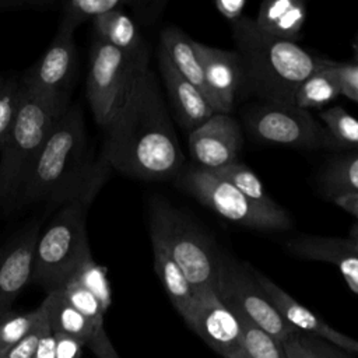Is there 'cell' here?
I'll list each match as a JSON object with an SVG mask.
<instances>
[{
	"instance_id": "21",
	"label": "cell",
	"mask_w": 358,
	"mask_h": 358,
	"mask_svg": "<svg viewBox=\"0 0 358 358\" xmlns=\"http://www.w3.org/2000/svg\"><path fill=\"white\" fill-rule=\"evenodd\" d=\"M92 22L95 36L103 42L134 57L148 55L137 25L122 7L95 17Z\"/></svg>"
},
{
	"instance_id": "30",
	"label": "cell",
	"mask_w": 358,
	"mask_h": 358,
	"mask_svg": "<svg viewBox=\"0 0 358 358\" xmlns=\"http://www.w3.org/2000/svg\"><path fill=\"white\" fill-rule=\"evenodd\" d=\"M21 92V78L0 74V151L15 120Z\"/></svg>"
},
{
	"instance_id": "14",
	"label": "cell",
	"mask_w": 358,
	"mask_h": 358,
	"mask_svg": "<svg viewBox=\"0 0 358 358\" xmlns=\"http://www.w3.org/2000/svg\"><path fill=\"white\" fill-rule=\"evenodd\" d=\"M204 80L211 95L215 113H229L234 109L236 94L243 85V71L238 53L196 42Z\"/></svg>"
},
{
	"instance_id": "1",
	"label": "cell",
	"mask_w": 358,
	"mask_h": 358,
	"mask_svg": "<svg viewBox=\"0 0 358 358\" xmlns=\"http://www.w3.org/2000/svg\"><path fill=\"white\" fill-rule=\"evenodd\" d=\"M101 157L127 176L159 182L176 178L183 152L150 64L138 73L124 105L106 126Z\"/></svg>"
},
{
	"instance_id": "27",
	"label": "cell",
	"mask_w": 358,
	"mask_h": 358,
	"mask_svg": "<svg viewBox=\"0 0 358 358\" xmlns=\"http://www.w3.org/2000/svg\"><path fill=\"white\" fill-rule=\"evenodd\" d=\"M45 312L39 305L36 309L17 313L7 312L0 317V357L28 336L42 320Z\"/></svg>"
},
{
	"instance_id": "11",
	"label": "cell",
	"mask_w": 358,
	"mask_h": 358,
	"mask_svg": "<svg viewBox=\"0 0 358 358\" xmlns=\"http://www.w3.org/2000/svg\"><path fill=\"white\" fill-rule=\"evenodd\" d=\"M185 323L222 358H248L242 324L213 288L197 294Z\"/></svg>"
},
{
	"instance_id": "6",
	"label": "cell",
	"mask_w": 358,
	"mask_h": 358,
	"mask_svg": "<svg viewBox=\"0 0 358 358\" xmlns=\"http://www.w3.org/2000/svg\"><path fill=\"white\" fill-rule=\"evenodd\" d=\"M151 245L162 248L183 271L196 294L215 285L220 252L203 232L166 199L150 200Z\"/></svg>"
},
{
	"instance_id": "34",
	"label": "cell",
	"mask_w": 358,
	"mask_h": 358,
	"mask_svg": "<svg viewBox=\"0 0 358 358\" xmlns=\"http://www.w3.org/2000/svg\"><path fill=\"white\" fill-rule=\"evenodd\" d=\"M299 337L302 340V343L310 350L313 351L319 358H357L355 354L352 352H347L338 347H336L334 344L313 336V334H306V333H299Z\"/></svg>"
},
{
	"instance_id": "2",
	"label": "cell",
	"mask_w": 358,
	"mask_h": 358,
	"mask_svg": "<svg viewBox=\"0 0 358 358\" xmlns=\"http://www.w3.org/2000/svg\"><path fill=\"white\" fill-rule=\"evenodd\" d=\"M112 168L99 155L91 157L78 105H69L55 122L21 185L17 200L53 204L78 201L90 206Z\"/></svg>"
},
{
	"instance_id": "15",
	"label": "cell",
	"mask_w": 358,
	"mask_h": 358,
	"mask_svg": "<svg viewBox=\"0 0 358 358\" xmlns=\"http://www.w3.org/2000/svg\"><path fill=\"white\" fill-rule=\"evenodd\" d=\"M157 59L173 116L179 126L190 133L215 112L204 94L175 69L161 48H158Z\"/></svg>"
},
{
	"instance_id": "25",
	"label": "cell",
	"mask_w": 358,
	"mask_h": 358,
	"mask_svg": "<svg viewBox=\"0 0 358 358\" xmlns=\"http://www.w3.org/2000/svg\"><path fill=\"white\" fill-rule=\"evenodd\" d=\"M222 179L228 180L231 185H234L242 194H245L249 200L255 201L257 206L263 207L267 211L271 213H280L284 211V208L277 204L267 193L266 189L259 179V176L245 164L241 161H236L234 164H229L221 169L213 171Z\"/></svg>"
},
{
	"instance_id": "42",
	"label": "cell",
	"mask_w": 358,
	"mask_h": 358,
	"mask_svg": "<svg viewBox=\"0 0 358 358\" xmlns=\"http://www.w3.org/2000/svg\"><path fill=\"white\" fill-rule=\"evenodd\" d=\"M333 201L348 214L355 217L358 224V193H344L333 197Z\"/></svg>"
},
{
	"instance_id": "33",
	"label": "cell",
	"mask_w": 358,
	"mask_h": 358,
	"mask_svg": "<svg viewBox=\"0 0 358 358\" xmlns=\"http://www.w3.org/2000/svg\"><path fill=\"white\" fill-rule=\"evenodd\" d=\"M70 280L77 281L84 288L91 291L99 299L103 309L108 310V308L112 303V291L108 281L106 268L103 266H99L91 257L74 273V275Z\"/></svg>"
},
{
	"instance_id": "24",
	"label": "cell",
	"mask_w": 358,
	"mask_h": 358,
	"mask_svg": "<svg viewBox=\"0 0 358 358\" xmlns=\"http://www.w3.org/2000/svg\"><path fill=\"white\" fill-rule=\"evenodd\" d=\"M341 94V83L337 62L330 60L326 66L310 74L298 88L294 105L301 109L323 106Z\"/></svg>"
},
{
	"instance_id": "3",
	"label": "cell",
	"mask_w": 358,
	"mask_h": 358,
	"mask_svg": "<svg viewBox=\"0 0 358 358\" xmlns=\"http://www.w3.org/2000/svg\"><path fill=\"white\" fill-rule=\"evenodd\" d=\"M243 85L267 103H292L299 85L331 59L263 32L249 17L231 24Z\"/></svg>"
},
{
	"instance_id": "32",
	"label": "cell",
	"mask_w": 358,
	"mask_h": 358,
	"mask_svg": "<svg viewBox=\"0 0 358 358\" xmlns=\"http://www.w3.org/2000/svg\"><path fill=\"white\" fill-rule=\"evenodd\" d=\"M245 338L248 358H288L284 345L243 317H238Z\"/></svg>"
},
{
	"instance_id": "10",
	"label": "cell",
	"mask_w": 358,
	"mask_h": 358,
	"mask_svg": "<svg viewBox=\"0 0 358 358\" xmlns=\"http://www.w3.org/2000/svg\"><path fill=\"white\" fill-rule=\"evenodd\" d=\"M246 127L256 140L264 144L305 150H338L326 127L308 110L292 103L263 102L248 112Z\"/></svg>"
},
{
	"instance_id": "7",
	"label": "cell",
	"mask_w": 358,
	"mask_h": 358,
	"mask_svg": "<svg viewBox=\"0 0 358 358\" xmlns=\"http://www.w3.org/2000/svg\"><path fill=\"white\" fill-rule=\"evenodd\" d=\"M176 185L222 218L255 231H287L292 222L288 213H271L242 194L213 171L190 166L180 171Z\"/></svg>"
},
{
	"instance_id": "13",
	"label": "cell",
	"mask_w": 358,
	"mask_h": 358,
	"mask_svg": "<svg viewBox=\"0 0 358 358\" xmlns=\"http://www.w3.org/2000/svg\"><path fill=\"white\" fill-rule=\"evenodd\" d=\"M187 144L196 166L217 171L239 161L243 133L238 120L229 113H214L189 133Z\"/></svg>"
},
{
	"instance_id": "9",
	"label": "cell",
	"mask_w": 358,
	"mask_h": 358,
	"mask_svg": "<svg viewBox=\"0 0 358 358\" xmlns=\"http://www.w3.org/2000/svg\"><path fill=\"white\" fill-rule=\"evenodd\" d=\"M214 291L238 317L249 320L281 344L299 333L282 319L259 284L253 267L245 262L220 253Z\"/></svg>"
},
{
	"instance_id": "37",
	"label": "cell",
	"mask_w": 358,
	"mask_h": 358,
	"mask_svg": "<svg viewBox=\"0 0 358 358\" xmlns=\"http://www.w3.org/2000/svg\"><path fill=\"white\" fill-rule=\"evenodd\" d=\"M53 334L56 340V358H81L83 347H85L81 340L62 333Z\"/></svg>"
},
{
	"instance_id": "35",
	"label": "cell",
	"mask_w": 358,
	"mask_h": 358,
	"mask_svg": "<svg viewBox=\"0 0 358 358\" xmlns=\"http://www.w3.org/2000/svg\"><path fill=\"white\" fill-rule=\"evenodd\" d=\"M337 71L341 83V94L354 102H358V63L337 62Z\"/></svg>"
},
{
	"instance_id": "20",
	"label": "cell",
	"mask_w": 358,
	"mask_h": 358,
	"mask_svg": "<svg viewBox=\"0 0 358 358\" xmlns=\"http://www.w3.org/2000/svg\"><path fill=\"white\" fill-rule=\"evenodd\" d=\"M194 43L196 41L178 27H166L159 35V48L166 53L171 63L187 81L204 94L211 105V95L204 80L203 67Z\"/></svg>"
},
{
	"instance_id": "44",
	"label": "cell",
	"mask_w": 358,
	"mask_h": 358,
	"mask_svg": "<svg viewBox=\"0 0 358 358\" xmlns=\"http://www.w3.org/2000/svg\"><path fill=\"white\" fill-rule=\"evenodd\" d=\"M354 62L358 63V36H357V39L354 42Z\"/></svg>"
},
{
	"instance_id": "8",
	"label": "cell",
	"mask_w": 358,
	"mask_h": 358,
	"mask_svg": "<svg viewBox=\"0 0 358 358\" xmlns=\"http://www.w3.org/2000/svg\"><path fill=\"white\" fill-rule=\"evenodd\" d=\"M147 64L148 55L130 56L95 36L90 52L87 96L94 119L102 129L119 113Z\"/></svg>"
},
{
	"instance_id": "23",
	"label": "cell",
	"mask_w": 358,
	"mask_h": 358,
	"mask_svg": "<svg viewBox=\"0 0 358 358\" xmlns=\"http://www.w3.org/2000/svg\"><path fill=\"white\" fill-rule=\"evenodd\" d=\"M41 305L46 313L53 333L73 336L81 340L85 345L92 338V336L99 329H102L96 327L83 313L73 308L57 289L48 292Z\"/></svg>"
},
{
	"instance_id": "19",
	"label": "cell",
	"mask_w": 358,
	"mask_h": 358,
	"mask_svg": "<svg viewBox=\"0 0 358 358\" xmlns=\"http://www.w3.org/2000/svg\"><path fill=\"white\" fill-rule=\"evenodd\" d=\"M306 18L308 8L301 0H267L260 3L255 22L267 35L296 42Z\"/></svg>"
},
{
	"instance_id": "45",
	"label": "cell",
	"mask_w": 358,
	"mask_h": 358,
	"mask_svg": "<svg viewBox=\"0 0 358 358\" xmlns=\"http://www.w3.org/2000/svg\"><path fill=\"white\" fill-rule=\"evenodd\" d=\"M350 352H352V354H358V341H357V340L354 341V344H352V347H351Z\"/></svg>"
},
{
	"instance_id": "39",
	"label": "cell",
	"mask_w": 358,
	"mask_h": 358,
	"mask_svg": "<svg viewBox=\"0 0 358 358\" xmlns=\"http://www.w3.org/2000/svg\"><path fill=\"white\" fill-rule=\"evenodd\" d=\"M87 347L95 354L96 358H120L103 327L92 336V338L87 343Z\"/></svg>"
},
{
	"instance_id": "18",
	"label": "cell",
	"mask_w": 358,
	"mask_h": 358,
	"mask_svg": "<svg viewBox=\"0 0 358 358\" xmlns=\"http://www.w3.org/2000/svg\"><path fill=\"white\" fill-rule=\"evenodd\" d=\"M38 235V225H31L0 253V317L10 312L15 298L31 281Z\"/></svg>"
},
{
	"instance_id": "38",
	"label": "cell",
	"mask_w": 358,
	"mask_h": 358,
	"mask_svg": "<svg viewBox=\"0 0 358 358\" xmlns=\"http://www.w3.org/2000/svg\"><path fill=\"white\" fill-rule=\"evenodd\" d=\"M34 358H56V340L48 317H45V322L42 324V330H41V336L36 344Z\"/></svg>"
},
{
	"instance_id": "16",
	"label": "cell",
	"mask_w": 358,
	"mask_h": 358,
	"mask_svg": "<svg viewBox=\"0 0 358 358\" xmlns=\"http://www.w3.org/2000/svg\"><path fill=\"white\" fill-rule=\"evenodd\" d=\"M255 275L267 294L268 299L274 305V308L278 310V313L282 316V319L294 327L299 333L313 334L317 336L336 347L350 352L354 338L337 331L336 329L330 327L326 322H323L319 316H316L312 310H309L306 306L299 303L295 298H292L289 294H287L280 285H277L273 280H270L267 275L260 273L259 270L253 268Z\"/></svg>"
},
{
	"instance_id": "5",
	"label": "cell",
	"mask_w": 358,
	"mask_h": 358,
	"mask_svg": "<svg viewBox=\"0 0 358 358\" xmlns=\"http://www.w3.org/2000/svg\"><path fill=\"white\" fill-rule=\"evenodd\" d=\"M88 206L71 201L62 206L34 248L31 281L46 294L63 287L91 259L87 235Z\"/></svg>"
},
{
	"instance_id": "22",
	"label": "cell",
	"mask_w": 358,
	"mask_h": 358,
	"mask_svg": "<svg viewBox=\"0 0 358 358\" xmlns=\"http://www.w3.org/2000/svg\"><path fill=\"white\" fill-rule=\"evenodd\" d=\"M154 270L173 308L185 320L192 312L197 294L179 266L158 245H152Z\"/></svg>"
},
{
	"instance_id": "31",
	"label": "cell",
	"mask_w": 358,
	"mask_h": 358,
	"mask_svg": "<svg viewBox=\"0 0 358 358\" xmlns=\"http://www.w3.org/2000/svg\"><path fill=\"white\" fill-rule=\"evenodd\" d=\"M57 291L73 308L83 313L96 327H103V315L106 310L91 291H88L74 280L67 281Z\"/></svg>"
},
{
	"instance_id": "36",
	"label": "cell",
	"mask_w": 358,
	"mask_h": 358,
	"mask_svg": "<svg viewBox=\"0 0 358 358\" xmlns=\"http://www.w3.org/2000/svg\"><path fill=\"white\" fill-rule=\"evenodd\" d=\"M45 317L46 316L43 315L42 320L36 324V327L28 336H25L18 344H15L13 348H10L7 352H4L0 358H34L35 350H36V344H38V340H39V336H41L42 324L45 322Z\"/></svg>"
},
{
	"instance_id": "28",
	"label": "cell",
	"mask_w": 358,
	"mask_h": 358,
	"mask_svg": "<svg viewBox=\"0 0 358 358\" xmlns=\"http://www.w3.org/2000/svg\"><path fill=\"white\" fill-rule=\"evenodd\" d=\"M326 130L336 141L338 150H358V119L341 106L320 112Z\"/></svg>"
},
{
	"instance_id": "4",
	"label": "cell",
	"mask_w": 358,
	"mask_h": 358,
	"mask_svg": "<svg viewBox=\"0 0 358 358\" xmlns=\"http://www.w3.org/2000/svg\"><path fill=\"white\" fill-rule=\"evenodd\" d=\"M69 105L22 85L15 120L0 151V203L17 200L28 169L46 143L59 115Z\"/></svg>"
},
{
	"instance_id": "12",
	"label": "cell",
	"mask_w": 358,
	"mask_h": 358,
	"mask_svg": "<svg viewBox=\"0 0 358 358\" xmlns=\"http://www.w3.org/2000/svg\"><path fill=\"white\" fill-rule=\"evenodd\" d=\"M73 34V29L59 24L49 48L22 76V85L59 102L69 103V92L78 67Z\"/></svg>"
},
{
	"instance_id": "17",
	"label": "cell",
	"mask_w": 358,
	"mask_h": 358,
	"mask_svg": "<svg viewBox=\"0 0 358 358\" xmlns=\"http://www.w3.org/2000/svg\"><path fill=\"white\" fill-rule=\"evenodd\" d=\"M285 249L298 259L334 264L350 289L358 294V252L347 238L298 235L285 242Z\"/></svg>"
},
{
	"instance_id": "29",
	"label": "cell",
	"mask_w": 358,
	"mask_h": 358,
	"mask_svg": "<svg viewBox=\"0 0 358 358\" xmlns=\"http://www.w3.org/2000/svg\"><path fill=\"white\" fill-rule=\"evenodd\" d=\"M123 3L120 0H71L62 3V21L60 25L76 29L77 25L87 20L108 13L115 8H120Z\"/></svg>"
},
{
	"instance_id": "41",
	"label": "cell",
	"mask_w": 358,
	"mask_h": 358,
	"mask_svg": "<svg viewBox=\"0 0 358 358\" xmlns=\"http://www.w3.org/2000/svg\"><path fill=\"white\" fill-rule=\"evenodd\" d=\"M282 345L288 358H319L302 343L299 333H294L287 341L282 343Z\"/></svg>"
},
{
	"instance_id": "40",
	"label": "cell",
	"mask_w": 358,
	"mask_h": 358,
	"mask_svg": "<svg viewBox=\"0 0 358 358\" xmlns=\"http://www.w3.org/2000/svg\"><path fill=\"white\" fill-rule=\"evenodd\" d=\"M214 6L215 10L232 24L243 17L242 14L246 7V0H215Z\"/></svg>"
},
{
	"instance_id": "26",
	"label": "cell",
	"mask_w": 358,
	"mask_h": 358,
	"mask_svg": "<svg viewBox=\"0 0 358 358\" xmlns=\"http://www.w3.org/2000/svg\"><path fill=\"white\" fill-rule=\"evenodd\" d=\"M320 183L331 199L344 193H358V152L329 161L322 171Z\"/></svg>"
},
{
	"instance_id": "43",
	"label": "cell",
	"mask_w": 358,
	"mask_h": 358,
	"mask_svg": "<svg viewBox=\"0 0 358 358\" xmlns=\"http://www.w3.org/2000/svg\"><path fill=\"white\" fill-rule=\"evenodd\" d=\"M347 239L351 242L352 248L358 252V224H357V222H355V224H352V227L350 228Z\"/></svg>"
}]
</instances>
